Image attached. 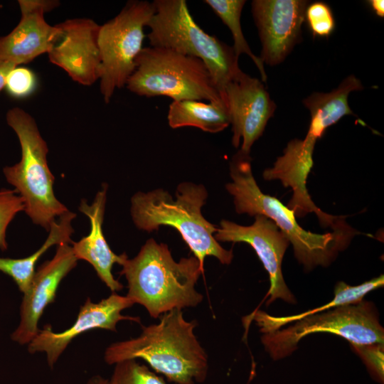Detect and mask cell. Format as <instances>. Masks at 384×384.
Listing matches in <instances>:
<instances>
[{
    "label": "cell",
    "mask_w": 384,
    "mask_h": 384,
    "mask_svg": "<svg viewBox=\"0 0 384 384\" xmlns=\"http://www.w3.org/2000/svg\"><path fill=\"white\" fill-rule=\"evenodd\" d=\"M231 182L225 185L233 197L236 212L251 216L262 215L272 220L293 246L294 255L306 271L326 267L361 233L347 222L331 232L315 233L302 228L294 210L274 196L264 193L255 179L250 154L238 151L230 163Z\"/></svg>",
    "instance_id": "obj_1"
},
{
    "label": "cell",
    "mask_w": 384,
    "mask_h": 384,
    "mask_svg": "<svg viewBox=\"0 0 384 384\" xmlns=\"http://www.w3.org/2000/svg\"><path fill=\"white\" fill-rule=\"evenodd\" d=\"M160 317L158 324L143 326L139 336L107 347L105 361L114 365L141 358L176 384L204 382L208 359L194 334L197 322L186 321L182 310L178 309Z\"/></svg>",
    "instance_id": "obj_2"
},
{
    "label": "cell",
    "mask_w": 384,
    "mask_h": 384,
    "mask_svg": "<svg viewBox=\"0 0 384 384\" xmlns=\"http://www.w3.org/2000/svg\"><path fill=\"white\" fill-rule=\"evenodd\" d=\"M122 266L120 274L127 281L126 296L154 319L174 309L196 307L203 301L195 286L204 268L193 255L176 262L166 244L150 238Z\"/></svg>",
    "instance_id": "obj_3"
},
{
    "label": "cell",
    "mask_w": 384,
    "mask_h": 384,
    "mask_svg": "<svg viewBox=\"0 0 384 384\" xmlns=\"http://www.w3.org/2000/svg\"><path fill=\"white\" fill-rule=\"evenodd\" d=\"M207 198L205 186L192 182L181 183L175 199L162 188L139 191L131 199V215L136 227L146 232L156 230L161 225L175 228L203 268L208 256L229 265L233 258V250L223 248L215 240L218 227L201 213Z\"/></svg>",
    "instance_id": "obj_4"
},
{
    "label": "cell",
    "mask_w": 384,
    "mask_h": 384,
    "mask_svg": "<svg viewBox=\"0 0 384 384\" xmlns=\"http://www.w3.org/2000/svg\"><path fill=\"white\" fill-rule=\"evenodd\" d=\"M6 119L18 137L21 158L17 164L4 167V174L22 198L23 210L33 223L49 230L55 218L68 209L54 194L55 177L47 163V144L33 117L23 109L9 110Z\"/></svg>",
    "instance_id": "obj_5"
},
{
    "label": "cell",
    "mask_w": 384,
    "mask_h": 384,
    "mask_svg": "<svg viewBox=\"0 0 384 384\" xmlns=\"http://www.w3.org/2000/svg\"><path fill=\"white\" fill-rule=\"evenodd\" d=\"M146 26L151 46L168 48L202 60L224 99V88L240 71L233 46L206 33L185 0H155Z\"/></svg>",
    "instance_id": "obj_6"
},
{
    "label": "cell",
    "mask_w": 384,
    "mask_h": 384,
    "mask_svg": "<svg viewBox=\"0 0 384 384\" xmlns=\"http://www.w3.org/2000/svg\"><path fill=\"white\" fill-rule=\"evenodd\" d=\"M135 65L126 87L136 95L166 96L173 101L225 102L207 67L197 58L150 46L142 48Z\"/></svg>",
    "instance_id": "obj_7"
},
{
    "label": "cell",
    "mask_w": 384,
    "mask_h": 384,
    "mask_svg": "<svg viewBox=\"0 0 384 384\" xmlns=\"http://www.w3.org/2000/svg\"><path fill=\"white\" fill-rule=\"evenodd\" d=\"M292 323L288 327L262 336L261 341L273 360L291 355L299 341L317 332L334 334L357 344L384 343V329L376 308L368 301L338 306Z\"/></svg>",
    "instance_id": "obj_8"
},
{
    "label": "cell",
    "mask_w": 384,
    "mask_h": 384,
    "mask_svg": "<svg viewBox=\"0 0 384 384\" xmlns=\"http://www.w3.org/2000/svg\"><path fill=\"white\" fill-rule=\"evenodd\" d=\"M154 13L153 2L129 1L112 19L100 26L98 45L101 55L100 89L105 103L115 90L126 86L142 50L144 28Z\"/></svg>",
    "instance_id": "obj_9"
},
{
    "label": "cell",
    "mask_w": 384,
    "mask_h": 384,
    "mask_svg": "<svg viewBox=\"0 0 384 384\" xmlns=\"http://www.w3.org/2000/svg\"><path fill=\"white\" fill-rule=\"evenodd\" d=\"M255 217L250 225L222 220L214 237L218 242H245L253 248L270 277L267 305L277 299L295 304L296 299L282 272V262L289 241L272 220L262 215Z\"/></svg>",
    "instance_id": "obj_10"
},
{
    "label": "cell",
    "mask_w": 384,
    "mask_h": 384,
    "mask_svg": "<svg viewBox=\"0 0 384 384\" xmlns=\"http://www.w3.org/2000/svg\"><path fill=\"white\" fill-rule=\"evenodd\" d=\"M133 305L127 296L116 292L97 303L88 297L80 306L78 317L70 328L55 332L50 325H46L28 344V351L30 353H45L48 366L53 368L68 344L79 335L94 329L116 331L117 323L123 320L140 323L138 316L121 314Z\"/></svg>",
    "instance_id": "obj_11"
},
{
    "label": "cell",
    "mask_w": 384,
    "mask_h": 384,
    "mask_svg": "<svg viewBox=\"0 0 384 384\" xmlns=\"http://www.w3.org/2000/svg\"><path fill=\"white\" fill-rule=\"evenodd\" d=\"M232 124V144L250 154L254 142L262 134L276 105L262 82L240 71L224 88Z\"/></svg>",
    "instance_id": "obj_12"
},
{
    "label": "cell",
    "mask_w": 384,
    "mask_h": 384,
    "mask_svg": "<svg viewBox=\"0 0 384 384\" xmlns=\"http://www.w3.org/2000/svg\"><path fill=\"white\" fill-rule=\"evenodd\" d=\"M56 26L58 33L47 53L50 61L75 82L92 85L101 75L100 26L84 18L68 19Z\"/></svg>",
    "instance_id": "obj_13"
},
{
    "label": "cell",
    "mask_w": 384,
    "mask_h": 384,
    "mask_svg": "<svg viewBox=\"0 0 384 384\" xmlns=\"http://www.w3.org/2000/svg\"><path fill=\"white\" fill-rule=\"evenodd\" d=\"M308 2L303 0H254L252 14L258 30L263 63H281L299 41Z\"/></svg>",
    "instance_id": "obj_14"
},
{
    "label": "cell",
    "mask_w": 384,
    "mask_h": 384,
    "mask_svg": "<svg viewBox=\"0 0 384 384\" xmlns=\"http://www.w3.org/2000/svg\"><path fill=\"white\" fill-rule=\"evenodd\" d=\"M316 140L306 136L303 139L290 141L271 168L263 172L267 181L279 180L284 187H290L293 194L287 207L302 218L314 213L322 228L332 230L346 223V215L324 213L312 201L306 188L309 174L314 165L313 153Z\"/></svg>",
    "instance_id": "obj_15"
},
{
    "label": "cell",
    "mask_w": 384,
    "mask_h": 384,
    "mask_svg": "<svg viewBox=\"0 0 384 384\" xmlns=\"http://www.w3.org/2000/svg\"><path fill=\"white\" fill-rule=\"evenodd\" d=\"M72 246L68 243L58 245L53 257L38 267L28 290L23 294L20 306V321L11 333L13 341L28 344L37 334L39 319L48 304L55 301L56 292L63 279L76 267Z\"/></svg>",
    "instance_id": "obj_16"
},
{
    "label": "cell",
    "mask_w": 384,
    "mask_h": 384,
    "mask_svg": "<svg viewBox=\"0 0 384 384\" xmlns=\"http://www.w3.org/2000/svg\"><path fill=\"white\" fill-rule=\"evenodd\" d=\"M18 4L21 11L18 23L9 34L0 37V63L16 66L48 53L58 28L48 24L44 15L58 6L59 1L19 0Z\"/></svg>",
    "instance_id": "obj_17"
},
{
    "label": "cell",
    "mask_w": 384,
    "mask_h": 384,
    "mask_svg": "<svg viewBox=\"0 0 384 384\" xmlns=\"http://www.w3.org/2000/svg\"><path fill=\"white\" fill-rule=\"evenodd\" d=\"M107 186L103 185L96 194L91 205L84 199L81 201L79 210L87 215L90 221L88 235L78 242H72L75 257L89 262L95 269L99 278L112 292L122 289L123 285L116 279L112 272L114 263L120 265L128 258L125 253L115 254L110 247L102 231V223L107 200Z\"/></svg>",
    "instance_id": "obj_18"
},
{
    "label": "cell",
    "mask_w": 384,
    "mask_h": 384,
    "mask_svg": "<svg viewBox=\"0 0 384 384\" xmlns=\"http://www.w3.org/2000/svg\"><path fill=\"white\" fill-rule=\"evenodd\" d=\"M363 88L361 80L354 75H350L331 92H314L303 100V104L311 114L306 136L317 141L329 127L346 115L353 114L348 103V95L351 92Z\"/></svg>",
    "instance_id": "obj_19"
},
{
    "label": "cell",
    "mask_w": 384,
    "mask_h": 384,
    "mask_svg": "<svg viewBox=\"0 0 384 384\" xmlns=\"http://www.w3.org/2000/svg\"><path fill=\"white\" fill-rule=\"evenodd\" d=\"M168 123L172 129L193 127L204 132L217 133L230 124L226 102L196 100L172 101L168 111Z\"/></svg>",
    "instance_id": "obj_20"
},
{
    "label": "cell",
    "mask_w": 384,
    "mask_h": 384,
    "mask_svg": "<svg viewBox=\"0 0 384 384\" xmlns=\"http://www.w3.org/2000/svg\"><path fill=\"white\" fill-rule=\"evenodd\" d=\"M75 217V213L68 210L60 216L58 222L53 221L43 245L32 255L20 259L0 257V271L11 277L23 294L31 286L39 258L53 245L73 242L70 238L74 231L72 221Z\"/></svg>",
    "instance_id": "obj_21"
},
{
    "label": "cell",
    "mask_w": 384,
    "mask_h": 384,
    "mask_svg": "<svg viewBox=\"0 0 384 384\" xmlns=\"http://www.w3.org/2000/svg\"><path fill=\"white\" fill-rule=\"evenodd\" d=\"M384 277L381 274L357 286H351L343 282L336 284L334 296L331 301L318 308L310 309L302 314L284 317H276L266 312L257 310L248 317L254 320L262 334L270 333L281 329L282 326L292 323L309 315L319 314L338 306L355 304L363 300L368 292L383 287Z\"/></svg>",
    "instance_id": "obj_22"
},
{
    "label": "cell",
    "mask_w": 384,
    "mask_h": 384,
    "mask_svg": "<svg viewBox=\"0 0 384 384\" xmlns=\"http://www.w3.org/2000/svg\"><path fill=\"white\" fill-rule=\"evenodd\" d=\"M215 14L230 29L234 41L233 48L236 56L239 58L241 54L249 56L257 68L262 82H266L267 77L265 70L264 63L251 50L242 33L240 24V16L245 0H205Z\"/></svg>",
    "instance_id": "obj_23"
},
{
    "label": "cell",
    "mask_w": 384,
    "mask_h": 384,
    "mask_svg": "<svg viewBox=\"0 0 384 384\" xmlns=\"http://www.w3.org/2000/svg\"><path fill=\"white\" fill-rule=\"evenodd\" d=\"M109 384H168L161 377L140 364L128 359L114 364Z\"/></svg>",
    "instance_id": "obj_24"
},
{
    "label": "cell",
    "mask_w": 384,
    "mask_h": 384,
    "mask_svg": "<svg viewBox=\"0 0 384 384\" xmlns=\"http://www.w3.org/2000/svg\"><path fill=\"white\" fill-rule=\"evenodd\" d=\"M305 18L314 36L328 37L334 31L335 21L330 7L321 1L307 6Z\"/></svg>",
    "instance_id": "obj_25"
},
{
    "label": "cell",
    "mask_w": 384,
    "mask_h": 384,
    "mask_svg": "<svg viewBox=\"0 0 384 384\" xmlns=\"http://www.w3.org/2000/svg\"><path fill=\"white\" fill-rule=\"evenodd\" d=\"M351 346L352 350L362 359L373 380L380 384H383V343L357 344L351 343Z\"/></svg>",
    "instance_id": "obj_26"
},
{
    "label": "cell",
    "mask_w": 384,
    "mask_h": 384,
    "mask_svg": "<svg viewBox=\"0 0 384 384\" xmlns=\"http://www.w3.org/2000/svg\"><path fill=\"white\" fill-rule=\"evenodd\" d=\"M37 86L35 73L28 68L16 67L7 75L4 88L15 98H24L31 95Z\"/></svg>",
    "instance_id": "obj_27"
},
{
    "label": "cell",
    "mask_w": 384,
    "mask_h": 384,
    "mask_svg": "<svg viewBox=\"0 0 384 384\" xmlns=\"http://www.w3.org/2000/svg\"><path fill=\"white\" fill-rule=\"evenodd\" d=\"M16 193L15 190L3 189L0 196V249L2 251L8 248L6 240L8 225L15 215L24 208L22 198Z\"/></svg>",
    "instance_id": "obj_28"
},
{
    "label": "cell",
    "mask_w": 384,
    "mask_h": 384,
    "mask_svg": "<svg viewBox=\"0 0 384 384\" xmlns=\"http://www.w3.org/2000/svg\"><path fill=\"white\" fill-rule=\"evenodd\" d=\"M16 67L17 66L11 63H0V91L4 88L7 75Z\"/></svg>",
    "instance_id": "obj_29"
},
{
    "label": "cell",
    "mask_w": 384,
    "mask_h": 384,
    "mask_svg": "<svg viewBox=\"0 0 384 384\" xmlns=\"http://www.w3.org/2000/svg\"><path fill=\"white\" fill-rule=\"evenodd\" d=\"M371 8L380 17L384 16V1L383 0H371L369 1Z\"/></svg>",
    "instance_id": "obj_30"
},
{
    "label": "cell",
    "mask_w": 384,
    "mask_h": 384,
    "mask_svg": "<svg viewBox=\"0 0 384 384\" xmlns=\"http://www.w3.org/2000/svg\"><path fill=\"white\" fill-rule=\"evenodd\" d=\"M86 384H109V380L105 379L100 375L92 377Z\"/></svg>",
    "instance_id": "obj_31"
},
{
    "label": "cell",
    "mask_w": 384,
    "mask_h": 384,
    "mask_svg": "<svg viewBox=\"0 0 384 384\" xmlns=\"http://www.w3.org/2000/svg\"><path fill=\"white\" fill-rule=\"evenodd\" d=\"M2 192H3V189L0 191V196L2 194Z\"/></svg>",
    "instance_id": "obj_32"
}]
</instances>
